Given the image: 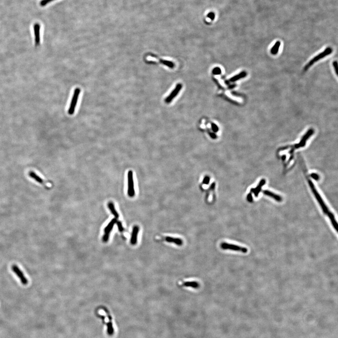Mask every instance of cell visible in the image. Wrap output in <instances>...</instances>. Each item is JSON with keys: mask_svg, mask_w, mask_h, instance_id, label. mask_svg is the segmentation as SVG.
Listing matches in <instances>:
<instances>
[{"mask_svg": "<svg viewBox=\"0 0 338 338\" xmlns=\"http://www.w3.org/2000/svg\"><path fill=\"white\" fill-rule=\"evenodd\" d=\"M302 168L303 169V171H304V172L306 176L307 181H308V183H309V185H310V189H311V190H312V193H313L315 197H316L317 201H318L319 205H320V207H321L322 210L323 212V213L326 215V216H328V218H329V219H330V220L331 222V225L333 226L335 230H336V231L338 232V223H337V221H336V219H335L334 215L333 213L331 212V211H330L329 209H328L327 206L326 204V203L324 202L321 197L320 194H319V193L318 192V191H317V189H316V188H315L313 183L311 180L310 179L309 177L307 176V174L306 173V169L305 168V166L302 165Z\"/></svg>", "mask_w": 338, "mask_h": 338, "instance_id": "1", "label": "cell"}, {"mask_svg": "<svg viewBox=\"0 0 338 338\" xmlns=\"http://www.w3.org/2000/svg\"><path fill=\"white\" fill-rule=\"evenodd\" d=\"M314 130L313 129H309L307 131V133H306L302 137L301 141H300V142L298 144H295V145H292V146H288L289 147H291L292 148L290 151L289 152V153L291 154V156H290V158L289 159L288 161L286 163V166L288 164H289L290 161L293 158V154L294 150L297 149V148H300V147H303L305 145L306 141L314 134Z\"/></svg>", "mask_w": 338, "mask_h": 338, "instance_id": "2", "label": "cell"}, {"mask_svg": "<svg viewBox=\"0 0 338 338\" xmlns=\"http://www.w3.org/2000/svg\"><path fill=\"white\" fill-rule=\"evenodd\" d=\"M333 50L331 47H328L325 49V50L320 53V54H318V55L315 56L313 58L310 60L309 63L305 65V66L304 68V71H306L308 70L312 65H313L314 63H316L318 61H319L320 60L322 59L326 56H328L331 54L333 52Z\"/></svg>", "mask_w": 338, "mask_h": 338, "instance_id": "3", "label": "cell"}, {"mask_svg": "<svg viewBox=\"0 0 338 338\" xmlns=\"http://www.w3.org/2000/svg\"><path fill=\"white\" fill-rule=\"evenodd\" d=\"M220 247L223 250H230L240 252H242L243 253H247L248 251V250L246 247H243L242 246H238V245L230 244V243L226 242L221 243L220 244Z\"/></svg>", "mask_w": 338, "mask_h": 338, "instance_id": "4", "label": "cell"}, {"mask_svg": "<svg viewBox=\"0 0 338 338\" xmlns=\"http://www.w3.org/2000/svg\"><path fill=\"white\" fill-rule=\"evenodd\" d=\"M80 89L79 88H77L74 90L73 97H72V100L71 101L70 107L69 109V114L72 115H73L74 114L76 107L77 104L78 102V98H79L78 97L80 96Z\"/></svg>", "mask_w": 338, "mask_h": 338, "instance_id": "5", "label": "cell"}, {"mask_svg": "<svg viewBox=\"0 0 338 338\" xmlns=\"http://www.w3.org/2000/svg\"><path fill=\"white\" fill-rule=\"evenodd\" d=\"M128 179V196L130 197H133L135 195V190L134 187V177L133 172L131 171L128 172L127 174Z\"/></svg>", "mask_w": 338, "mask_h": 338, "instance_id": "6", "label": "cell"}, {"mask_svg": "<svg viewBox=\"0 0 338 338\" xmlns=\"http://www.w3.org/2000/svg\"><path fill=\"white\" fill-rule=\"evenodd\" d=\"M117 218H115L112 219L111 221L107 225V226L105 228L104 234V237H103V240L105 242H108V240H109L110 232L112 230L115 224L117 223Z\"/></svg>", "mask_w": 338, "mask_h": 338, "instance_id": "7", "label": "cell"}, {"mask_svg": "<svg viewBox=\"0 0 338 338\" xmlns=\"http://www.w3.org/2000/svg\"><path fill=\"white\" fill-rule=\"evenodd\" d=\"M12 270L13 272L17 275V276L19 277L20 280L22 284L24 285H26L28 284V281L27 279L21 270L18 267V266L16 265H13L12 266Z\"/></svg>", "mask_w": 338, "mask_h": 338, "instance_id": "8", "label": "cell"}, {"mask_svg": "<svg viewBox=\"0 0 338 338\" xmlns=\"http://www.w3.org/2000/svg\"><path fill=\"white\" fill-rule=\"evenodd\" d=\"M40 28H41V26L38 23H36L34 25V30L35 36V45L36 47L39 46L41 42Z\"/></svg>", "mask_w": 338, "mask_h": 338, "instance_id": "9", "label": "cell"}, {"mask_svg": "<svg viewBox=\"0 0 338 338\" xmlns=\"http://www.w3.org/2000/svg\"><path fill=\"white\" fill-rule=\"evenodd\" d=\"M182 85L181 84H178L176 85V87L175 88L174 90L172 91L170 96L167 97L166 99L165 100V102L166 103H170L172 101V99H174V97L176 96H177V94L180 92V91L181 90L182 88Z\"/></svg>", "mask_w": 338, "mask_h": 338, "instance_id": "10", "label": "cell"}, {"mask_svg": "<svg viewBox=\"0 0 338 338\" xmlns=\"http://www.w3.org/2000/svg\"><path fill=\"white\" fill-rule=\"evenodd\" d=\"M139 228L138 226H135L133 228V231L131 233V243L133 245H136L137 242V237L139 231Z\"/></svg>", "mask_w": 338, "mask_h": 338, "instance_id": "11", "label": "cell"}, {"mask_svg": "<svg viewBox=\"0 0 338 338\" xmlns=\"http://www.w3.org/2000/svg\"><path fill=\"white\" fill-rule=\"evenodd\" d=\"M164 241L169 243H173L177 246H181L183 245V242L182 239L177 238H173V237L166 236L164 238Z\"/></svg>", "mask_w": 338, "mask_h": 338, "instance_id": "12", "label": "cell"}, {"mask_svg": "<svg viewBox=\"0 0 338 338\" xmlns=\"http://www.w3.org/2000/svg\"><path fill=\"white\" fill-rule=\"evenodd\" d=\"M265 180L264 179L261 180L260 183H259L258 185H257L256 188H252L250 190V193H253L255 194V196L256 197L258 196L261 190V188L263 187V185H264L265 184Z\"/></svg>", "mask_w": 338, "mask_h": 338, "instance_id": "13", "label": "cell"}, {"mask_svg": "<svg viewBox=\"0 0 338 338\" xmlns=\"http://www.w3.org/2000/svg\"><path fill=\"white\" fill-rule=\"evenodd\" d=\"M263 193L266 196H268L271 197L274 200H276V201H279V202H281L282 201V198L281 196H280L279 195L275 194V193H273L271 192L270 191L268 190H264Z\"/></svg>", "mask_w": 338, "mask_h": 338, "instance_id": "14", "label": "cell"}, {"mask_svg": "<svg viewBox=\"0 0 338 338\" xmlns=\"http://www.w3.org/2000/svg\"><path fill=\"white\" fill-rule=\"evenodd\" d=\"M247 73L245 71H243L242 72H240L238 74H237L236 75L231 78L229 80V81L231 82H235V81H238L240 79L245 78L247 76Z\"/></svg>", "mask_w": 338, "mask_h": 338, "instance_id": "15", "label": "cell"}, {"mask_svg": "<svg viewBox=\"0 0 338 338\" xmlns=\"http://www.w3.org/2000/svg\"><path fill=\"white\" fill-rule=\"evenodd\" d=\"M182 285L193 288H198L200 287V284L196 281H187L183 283Z\"/></svg>", "mask_w": 338, "mask_h": 338, "instance_id": "16", "label": "cell"}, {"mask_svg": "<svg viewBox=\"0 0 338 338\" xmlns=\"http://www.w3.org/2000/svg\"><path fill=\"white\" fill-rule=\"evenodd\" d=\"M29 176L30 177H31L32 179L35 180V181H37V182H38V183H40V184H43V183H44L43 180L41 177H39L38 175H37L34 172H33V171H31V172H29Z\"/></svg>", "mask_w": 338, "mask_h": 338, "instance_id": "17", "label": "cell"}, {"mask_svg": "<svg viewBox=\"0 0 338 338\" xmlns=\"http://www.w3.org/2000/svg\"><path fill=\"white\" fill-rule=\"evenodd\" d=\"M280 45H281V43L280 41H277L275 43V44H274V46L271 48V53L272 55H276L279 52V50H280Z\"/></svg>", "mask_w": 338, "mask_h": 338, "instance_id": "18", "label": "cell"}, {"mask_svg": "<svg viewBox=\"0 0 338 338\" xmlns=\"http://www.w3.org/2000/svg\"><path fill=\"white\" fill-rule=\"evenodd\" d=\"M108 208L111 211V213L113 215L115 218H118L119 217V215L118 213L116 211V209L115 208L114 205L112 202H109L108 204Z\"/></svg>", "mask_w": 338, "mask_h": 338, "instance_id": "19", "label": "cell"}, {"mask_svg": "<svg viewBox=\"0 0 338 338\" xmlns=\"http://www.w3.org/2000/svg\"><path fill=\"white\" fill-rule=\"evenodd\" d=\"M107 314H108V318H109V321L108 323V332L109 334L111 335L113 334L114 329L113 328L112 323L111 322V317H110V315H109V313H108V312H107Z\"/></svg>", "mask_w": 338, "mask_h": 338, "instance_id": "20", "label": "cell"}, {"mask_svg": "<svg viewBox=\"0 0 338 338\" xmlns=\"http://www.w3.org/2000/svg\"><path fill=\"white\" fill-rule=\"evenodd\" d=\"M54 1V0H42V1L40 2V5L42 7H44L48 3H50V2Z\"/></svg>", "mask_w": 338, "mask_h": 338, "instance_id": "21", "label": "cell"}, {"mask_svg": "<svg viewBox=\"0 0 338 338\" xmlns=\"http://www.w3.org/2000/svg\"><path fill=\"white\" fill-rule=\"evenodd\" d=\"M162 63L164 64V65H167L168 67H170L171 68H173L174 67V64L172 62H170V61H162Z\"/></svg>", "mask_w": 338, "mask_h": 338, "instance_id": "22", "label": "cell"}, {"mask_svg": "<svg viewBox=\"0 0 338 338\" xmlns=\"http://www.w3.org/2000/svg\"><path fill=\"white\" fill-rule=\"evenodd\" d=\"M333 66H334V69L335 72H336V75L338 76V62L337 61H335L333 62Z\"/></svg>", "mask_w": 338, "mask_h": 338, "instance_id": "23", "label": "cell"}, {"mask_svg": "<svg viewBox=\"0 0 338 338\" xmlns=\"http://www.w3.org/2000/svg\"><path fill=\"white\" fill-rule=\"evenodd\" d=\"M212 72L214 74L218 75V74H220V73H221V71L219 68L216 67L214 69Z\"/></svg>", "mask_w": 338, "mask_h": 338, "instance_id": "24", "label": "cell"}, {"mask_svg": "<svg viewBox=\"0 0 338 338\" xmlns=\"http://www.w3.org/2000/svg\"><path fill=\"white\" fill-rule=\"evenodd\" d=\"M117 225H118V230H119V231H121V232H122V231H124V229L123 227L122 223L120 221H117Z\"/></svg>", "mask_w": 338, "mask_h": 338, "instance_id": "25", "label": "cell"}, {"mask_svg": "<svg viewBox=\"0 0 338 338\" xmlns=\"http://www.w3.org/2000/svg\"><path fill=\"white\" fill-rule=\"evenodd\" d=\"M310 176L314 180H319V176L318 175V174H316V173H312V174H310Z\"/></svg>", "mask_w": 338, "mask_h": 338, "instance_id": "26", "label": "cell"}, {"mask_svg": "<svg viewBox=\"0 0 338 338\" xmlns=\"http://www.w3.org/2000/svg\"><path fill=\"white\" fill-rule=\"evenodd\" d=\"M247 201H250V202L252 201V194L251 193L247 195Z\"/></svg>", "mask_w": 338, "mask_h": 338, "instance_id": "27", "label": "cell"}, {"mask_svg": "<svg viewBox=\"0 0 338 338\" xmlns=\"http://www.w3.org/2000/svg\"><path fill=\"white\" fill-rule=\"evenodd\" d=\"M212 129L214 131H217L218 130V128L216 125L213 124L212 125Z\"/></svg>", "mask_w": 338, "mask_h": 338, "instance_id": "28", "label": "cell"}, {"mask_svg": "<svg viewBox=\"0 0 338 338\" xmlns=\"http://www.w3.org/2000/svg\"><path fill=\"white\" fill-rule=\"evenodd\" d=\"M209 180H210V179H209V177H205L204 180V183L208 184L209 182Z\"/></svg>", "mask_w": 338, "mask_h": 338, "instance_id": "29", "label": "cell"}]
</instances>
